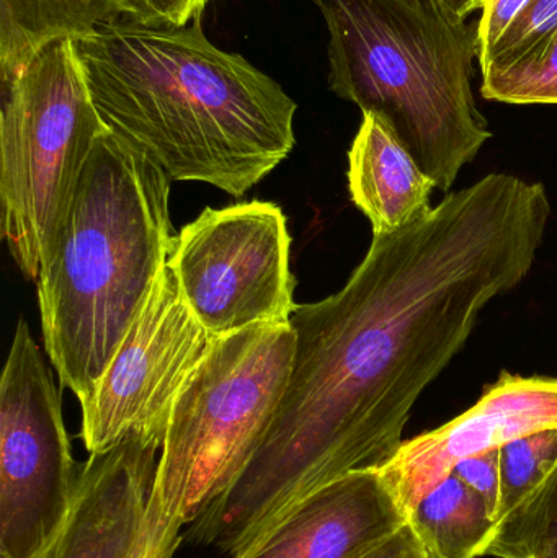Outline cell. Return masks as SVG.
<instances>
[{"label":"cell","mask_w":557,"mask_h":558,"mask_svg":"<svg viewBox=\"0 0 557 558\" xmlns=\"http://www.w3.org/2000/svg\"><path fill=\"white\" fill-rule=\"evenodd\" d=\"M549 216L542 183L493 173L373 235L339 292L291 315L296 348L280 405L234 484L190 524L189 543L239 557L314 492L388 464L481 312L529 277Z\"/></svg>","instance_id":"obj_1"},{"label":"cell","mask_w":557,"mask_h":558,"mask_svg":"<svg viewBox=\"0 0 557 558\" xmlns=\"http://www.w3.org/2000/svg\"><path fill=\"white\" fill-rule=\"evenodd\" d=\"M108 130L175 182L241 198L293 153L298 105L244 56L186 26L118 19L77 39Z\"/></svg>","instance_id":"obj_2"},{"label":"cell","mask_w":557,"mask_h":558,"mask_svg":"<svg viewBox=\"0 0 557 558\" xmlns=\"http://www.w3.org/2000/svg\"><path fill=\"white\" fill-rule=\"evenodd\" d=\"M169 202L167 173L105 131L36 278L46 353L78 402L97 386L169 264L177 238Z\"/></svg>","instance_id":"obj_3"},{"label":"cell","mask_w":557,"mask_h":558,"mask_svg":"<svg viewBox=\"0 0 557 558\" xmlns=\"http://www.w3.org/2000/svg\"><path fill=\"white\" fill-rule=\"evenodd\" d=\"M329 32L330 90L378 117L450 193L493 137L473 95L477 23L438 0H311Z\"/></svg>","instance_id":"obj_4"},{"label":"cell","mask_w":557,"mask_h":558,"mask_svg":"<svg viewBox=\"0 0 557 558\" xmlns=\"http://www.w3.org/2000/svg\"><path fill=\"white\" fill-rule=\"evenodd\" d=\"M290 322L215 338L177 397L153 501L170 526H190L244 471L280 405L293 367Z\"/></svg>","instance_id":"obj_5"},{"label":"cell","mask_w":557,"mask_h":558,"mask_svg":"<svg viewBox=\"0 0 557 558\" xmlns=\"http://www.w3.org/2000/svg\"><path fill=\"white\" fill-rule=\"evenodd\" d=\"M77 39L49 43L2 84L0 231L23 277L36 281L98 137Z\"/></svg>","instance_id":"obj_6"},{"label":"cell","mask_w":557,"mask_h":558,"mask_svg":"<svg viewBox=\"0 0 557 558\" xmlns=\"http://www.w3.org/2000/svg\"><path fill=\"white\" fill-rule=\"evenodd\" d=\"M78 469L61 392L20 318L0 380V558H38L71 510Z\"/></svg>","instance_id":"obj_7"},{"label":"cell","mask_w":557,"mask_h":558,"mask_svg":"<svg viewBox=\"0 0 557 558\" xmlns=\"http://www.w3.org/2000/svg\"><path fill=\"white\" fill-rule=\"evenodd\" d=\"M287 216L270 202L206 208L177 234L169 265L213 338L290 322L298 308Z\"/></svg>","instance_id":"obj_8"},{"label":"cell","mask_w":557,"mask_h":558,"mask_svg":"<svg viewBox=\"0 0 557 558\" xmlns=\"http://www.w3.org/2000/svg\"><path fill=\"white\" fill-rule=\"evenodd\" d=\"M213 340L167 264L97 386L81 402L88 454L108 451L130 436L162 448L177 397Z\"/></svg>","instance_id":"obj_9"},{"label":"cell","mask_w":557,"mask_h":558,"mask_svg":"<svg viewBox=\"0 0 557 558\" xmlns=\"http://www.w3.org/2000/svg\"><path fill=\"white\" fill-rule=\"evenodd\" d=\"M159 449L130 436L88 454L68 518L39 558H175L182 530L153 501Z\"/></svg>","instance_id":"obj_10"},{"label":"cell","mask_w":557,"mask_h":558,"mask_svg":"<svg viewBox=\"0 0 557 558\" xmlns=\"http://www.w3.org/2000/svg\"><path fill=\"white\" fill-rule=\"evenodd\" d=\"M557 428V377L502 373L480 402L431 433L402 442L382 472L405 513L471 456Z\"/></svg>","instance_id":"obj_11"},{"label":"cell","mask_w":557,"mask_h":558,"mask_svg":"<svg viewBox=\"0 0 557 558\" xmlns=\"http://www.w3.org/2000/svg\"><path fill=\"white\" fill-rule=\"evenodd\" d=\"M405 524L382 469L356 471L304 498L235 558H362Z\"/></svg>","instance_id":"obj_12"},{"label":"cell","mask_w":557,"mask_h":558,"mask_svg":"<svg viewBox=\"0 0 557 558\" xmlns=\"http://www.w3.org/2000/svg\"><path fill=\"white\" fill-rule=\"evenodd\" d=\"M434 180L375 114H363L349 153V190L373 235L391 234L432 211Z\"/></svg>","instance_id":"obj_13"},{"label":"cell","mask_w":557,"mask_h":558,"mask_svg":"<svg viewBox=\"0 0 557 558\" xmlns=\"http://www.w3.org/2000/svg\"><path fill=\"white\" fill-rule=\"evenodd\" d=\"M118 19L114 0H0L2 84L16 77L49 43L84 38Z\"/></svg>","instance_id":"obj_14"},{"label":"cell","mask_w":557,"mask_h":558,"mask_svg":"<svg viewBox=\"0 0 557 558\" xmlns=\"http://www.w3.org/2000/svg\"><path fill=\"white\" fill-rule=\"evenodd\" d=\"M424 553L437 558H477L497 526L489 505L451 472L408 511Z\"/></svg>","instance_id":"obj_15"},{"label":"cell","mask_w":557,"mask_h":558,"mask_svg":"<svg viewBox=\"0 0 557 558\" xmlns=\"http://www.w3.org/2000/svg\"><path fill=\"white\" fill-rule=\"evenodd\" d=\"M484 556L557 558V462L538 487L497 521Z\"/></svg>","instance_id":"obj_16"},{"label":"cell","mask_w":557,"mask_h":558,"mask_svg":"<svg viewBox=\"0 0 557 558\" xmlns=\"http://www.w3.org/2000/svg\"><path fill=\"white\" fill-rule=\"evenodd\" d=\"M481 95L510 105H557V28L516 64L483 74Z\"/></svg>","instance_id":"obj_17"},{"label":"cell","mask_w":557,"mask_h":558,"mask_svg":"<svg viewBox=\"0 0 557 558\" xmlns=\"http://www.w3.org/2000/svg\"><path fill=\"white\" fill-rule=\"evenodd\" d=\"M557 462V428L530 433L500 448V505L497 521L520 504Z\"/></svg>","instance_id":"obj_18"},{"label":"cell","mask_w":557,"mask_h":558,"mask_svg":"<svg viewBox=\"0 0 557 558\" xmlns=\"http://www.w3.org/2000/svg\"><path fill=\"white\" fill-rule=\"evenodd\" d=\"M557 28V0H530L499 41L480 58L483 74L504 71L525 58Z\"/></svg>","instance_id":"obj_19"},{"label":"cell","mask_w":557,"mask_h":558,"mask_svg":"<svg viewBox=\"0 0 557 558\" xmlns=\"http://www.w3.org/2000/svg\"><path fill=\"white\" fill-rule=\"evenodd\" d=\"M211 0H117L121 19L143 25L186 26Z\"/></svg>","instance_id":"obj_20"},{"label":"cell","mask_w":557,"mask_h":558,"mask_svg":"<svg viewBox=\"0 0 557 558\" xmlns=\"http://www.w3.org/2000/svg\"><path fill=\"white\" fill-rule=\"evenodd\" d=\"M453 474L476 492L497 518L500 505V448L463 459L455 465Z\"/></svg>","instance_id":"obj_21"},{"label":"cell","mask_w":557,"mask_h":558,"mask_svg":"<svg viewBox=\"0 0 557 558\" xmlns=\"http://www.w3.org/2000/svg\"><path fill=\"white\" fill-rule=\"evenodd\" d=\"M530 0H484L477 38H480V58L486 54L504 35L510 23L525 9Z\"/></svg>","instance_id":"obj_22"},{"label":"cell","mask_w":557,"mask_h":558,"mask_svg":"<svg viewBox=\"0 0 557 558\" xmlns=\"http://www.w3.org/2000/svg\"><path fill=\"white\" fill-rule=\"evenodd\" d=\"M362 558H424V549L409 524Z\"/></svg>","instance_id":"obj_23"},{"label":"cell","mask_w":557,"mask_h":558,"mask_svg":"<svg viewBox=\"0 0 557 558\" xmlns=\"http://www.w3.org/2000/svg\"><path fill=\"white\" fill-rule=\"evenodd\" d=\"M448 12L461 19H470L477 10H483L484 0H438Z\"/></svg>","instance_id":"obj_24"},{"label":"cell","mask_w":557,"mask_h":558,"mask_svg":"<svg viewBox=\"0 0 557 558\" xmlns=\"http://www.w3.org/2000/svg\"><path fill=\"white\" fill-rule=\"evenodd\" d=\"M424 558H437V557H434V556H431V554L424 553Z\"/></svg>","instance_id":"obj_25"},{"label":"cell","mask_w":557,"mask_h":558,"mask_svg":"<svg viewBox=\"0 0 557 558\" xmlns=\"http://www.w3.org/2000/svg\"><path fill=\"white\" fill-rule=\"evenodd\" d=\"M114 2H117V0H114Z\"/></svg>","instance_id":"obj_26"},{"label":"cell","mask_w":557,"mask_h":558,"mask_svg":"<svg viewBox=\"0 0 557 558\" xmlns=\"http://www.w3.org/2000/svg\"><path fill=\"white\" fill-rule=\"evenodd\" d=\"M39 558V557H38Z\"/></svg>","instance_id":"obj_27"}]
</instances>
